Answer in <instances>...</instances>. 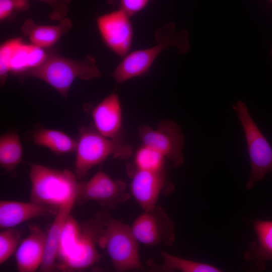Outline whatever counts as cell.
I'll return each mask as SVG.
<instances>
[{"label":"cell","mask_w":272,"mask_h":272,"mask_svg":"<svg viewBox=\"0 0 272 272\" xmlns=\"http://www.w3.org/2000/svg\"><path fill=\"white\" fill-rule=\"evenodd\" d=\"M21 239V232L13 228L2 229L0 233V264L16 251Z\"/></svg>","instance_id":"25"},{"label":"cell","mask_w":272,"mask_h":272,"mask_svg":"<svg viewBox=\"0 0 272 272\" xmlns=\"http://www.w3.org/2000/svg\"><path fill=\"white\" fill-rule=\"evenodd\" d=\"M75 203L76 199H73L62 204L59 207L55 215L54 220L47 232L45 252L39 269L40 271L50 272L55 269L63 228Z\"/></svg>","instance_id":"17"},{"label":"cell","mask_w":272,"mask_h":272,"mask_svg":"<svg viewBox=\"0 0 272 272\" xmlns=\"http://www.w3.org/2000/svg\"><path fill=\"white\" fill-rule=\"evenodd\" d=\"M76 152L75 173L78 178L81 179L108 157L125 160L132 155L133 150L131 146L121 138H109L94 126H82L79 129Z\"/></svg>","instance_id":"4"},{"label":"cell","mask_w":272,"mask_h":272,"mask_svg":"<svg viewBox=\"0 0 272 272\" xmlns=\"http://www.w3.org/2000/svg\"><path fill=\"white\" fill-rule=\"evenodd\" d=\"M128 173L131 177V194L144 211L151 210L157 206L164 188L170 193L174 190L172 183L166 181L164 171H149L131 167Z\"/></svg>","instance_id":"13"},{"label":"cell","mask_w":272,"mask_h":272,"mask_svg":"<svg viewBox=\"0 0 272 272\" xmlns=\"http://www.w3.org/2000/svg\"><path fill=\"white\" fill-rule=\"evenodd\" d=\"M187 35L186 31L177 32L174 24H166L155 33L156 44L128 53L112 72L111 76L116 83L121 84L146 74L158 56L166 49L176 48L180 53H186L189 47Z\"/></svg>","instance_id":"2"},{"label":"cell","mask_w":272,"mask_h":272,"mask_svg":"<svg viewBox=\"0 0 272 272\" xmlns=\"http://www.w3.org/2000/svg\"><path fill=\"white\" fill-rule=\"evenodd\" d=\"M257 241L253 242L244 254L245 259L257 270L272 260V221L257 220L253 223Z\"/></svg>","instance_id":"18"},{"label":"cell","mask_w":272,"mask_h":272,"mask_svg":"<svg viewBox=\"0 0 272 272\" xmlns=\"http://www.w3.org/2000/svg\"><path fill=\"white\" fill-rule=\"evenodd\" d=\"M242 126L250 163L249 178L245 187L251 190L255 182L272 171V148L252 118L246 105L237 101L233 106Z\"/></svg>","instance_id":"6"},{"label":"cell","mask_w":272,"mask_h":272,"mask_svg":"<svg viewBox=\"0 0 272 272\" xmlns=\"http://www.w3.org/2000/svg\"><path fill=\"white\" fill-rule=\"evenodd\" d=\"M94 127L103 135L121 138L122 113L120 100L115 92L106 97L92 111Z\"/></svg>","instance_id":"15"},{"label":"cell","mask_w":272,"mask_h":272,"mask_svg":"<svg viewBox=\"0 0 272 272\" xmlns=\"http://www.w3.org/2000/svg\"><path fill=\"white\" fill-rule=\"evenodd\" d=\"M130 197L126 184L120 179H113L103 171H98L87 181L79 182L76 203L81 206L89 201L114 210Z\"/></svg>","instance_id":"9"},{"label":"cell","mask_w":272,"mask_h":272,"mask_svg":"<svg viewBox=\"0 0 272 272\" xmlns=\"http://www.w3.org/2000/svg\"><path fill=\"white\" fill-rule=\"evenodd\" d=\"M99 245L106 249L116 271L147 270L140 259L138 241L130 226L109 214Z\"/></svg>","instance_id":"5"},{"label":"cell","mask_w":272,"mask_h":272,"mask_svg":"<svg viewBox=\"0 0 272 272\" xmlns=\"http://www.w3.org/2000/svg\"><path fill=\"white\" fill-rule=\"evenodd\" d=\"M271 55H272V49H271Z\"/></svg>","instance_id":"29"},{"label":"cell","mask_w":272,"mask_h":272,"mask_svg":"<svg viewBox=\"0 0 272 272\" xmlns=\"http://www.w3.org/2000/svg\"><path fill=\"white\" fill-rule=\"evenodd\" d=\"M23 146L19 135L8 131L0 138V165L8 172H13L21 162Z\"/></svg>","instance_id":"22"},{"label":"cell","mask_w":272,"mask_h":272,"mask_svg":"<svg viewBox=\"0 0 272 272\" xmlns=\"http://www.w3.org/2000/svg\"><path fill=\"white\" fill-rule=\"evenodd\" d=\"M29 230V235L21 242L15 253L19 272L39 270L44 254L47 233L36 225H30Z\"/></svg>","instance_id":"16"},{"label":"cell","mask_w":272,"mask_h":272,"mask_svg":"<svg viewBox=\"0 0 272 272\" xmlns=\"http://www.w3.org/2000/svg\"><path fill=\"white\" fill-rule=\"evenodd\" d=\"M47 4L52 9L49 18L52 21H60L66 17L69 11V4L71 0H38Z\"/></svg>","instance_id":"26"},{"label":"cell","mask_w":272,"mask_h":272,"mask_svg":"<svg viewBox=\"0 0 272 272\" xmlns=\"http://www.w3.org/2000/svg\"><path fill=\"white\" fill-rule=\"evenodd\" d=\"M72 26L73 22L66 17L53 26L37 25L31 19H28L22 25L21 31L32 44L44 48L55 44Z\"/></svg>","instance_id":"19"},{"label":"cell","mask_w":272,"mask_h":272,"mask_svg":"<svg viewBox=\"0 0 272 272\" xmlns=\"http://www.w3.org/2000/svg\"><path fill=\"white\" fill-rule=\"evenodd\" d=\"M58 208L30 201H0V228H13L29 220L55 215Z\"/></svg>","instance_id":"14"},{"label":"cell","mask_w":272,"mask_h":272,"mask_svg":"<svg viewBox=\"0 0 272 272\" xmlns=\"http://www.w3.org/2000/svg\"><path fill=\"white\" fill-rule=\"evenodd\" d=\"M130 227L138 242L147 246H172L175 239L174 223L160 206L144 211Z\"/></svg>","instance_id":"10"},{"label":"cell","mask_w":272,"mask_h":272,"mask_svg":"<svg viewBox=\"0 0 272 272\" xmlns=\"http://www.w3.org/2000/svg\"><path fill=\"white\" fill-rule=\"evenodd\" d=\"M47 55L43 48L25 44L21 39H11L0 48V76L5 78L11 72L16 75L42 63Z\"/></svg>","instance_id":"12"},{"label":"cell","mask_w":272,"mask_h":272,"mask_svg":"<svg viewBox=\"0 0 272 272\" xmlns=\"http://www.w3.org/2000/svg\"><path fill=\"white\" fill-rule=\"evenodd\" d=\"M17 11L14 0H0V19L4 20L9 18Z\"/></svg>","instance_id":"28"},{"label":"cell","mask_w":272,"mask_h":272,"mask_svg":"<svg viewBox=\"0 0 272 272\" xmlns=\"http://www.w3.org/2000/svg\"><path fill=\"white\" fill-rule=\"evenodd\" d=\"M108 213L101 212L81 225L79 240L68 257L56 267L62 271L85 270L99 262L101 258L97 251L100 238L105 226Z\"/></svg>","instance_id":"7"},{"label":"cell","mask_w":272,"mask_h":272,"mask_svg":"<svg viewBox=\"0 0 272 272\" xmlns=\"http://www.w3.org/2000/svg\"><path fill=\"white\" fill-rule=\"evenodd\" d=\"M81 231V225L70 215L64 224L60 237L56 267L63 262L72 252L79 240Z\"/></svg>","instance_id":"23"},{"label":"cell","mask_w":272,"mask_h":272,"mask_svg":"<svg viewBox=\"0 0 272 272\" xmlns=\"http://www.w3.org/2000/svg\"><path fill=\"white\" fill-rule=\"evenodd\" d=\"M138 133L142 145L160 153L174 167L178 168L183 163L184 137L179 126L173 121L161 120L156 128L141 125Z\"/></svg>","instance_id":"8"},{"label":"cell","mask_w":272,"mask_h":272,"mask_svg":"<svg viewBox=\"0 0 272 272\" xmlns=\"http://www.w3.org/2000/svg\"><path fill=\"white\" fill-rule=\"evenodd\" d=\"M29 166L31 201L59 208L76 199L79 182L75 173L40 164H30Z\"/></svg>","instance_id":"3"},{"label":"cell","mask_w":272,"mask_h":272,"mask_svg":"<svg viewBox=\"0 0 272 272\" xmlns=\"http://www.w3.org/2000/svg\"><path fill=\"white\" fill-rule=\"evenodd\" d=\"M130 17L118 9L99 16L96 20L105 45L116 55L124 57L131 48L133 30Z\"/></svg>","instance_id":"11"},{"label":"cell","mask_w":272,"mask_h":272,"mask_svg":"<svg viewBox=\"0 0 272 272\" xmlns=\"http://www.w3.org/2000/svg\"><path fill=\"white\" fill-rule=\"evenodd\" d=\"M270 1L271 2H272V0H270Z\"/></svg>","instance_id":"30"},{"label":"cell","mask_w":272,"mask_h":272,"mask_svg":"<svg viewBox=\"0 0 272 272\" xmlns=\"http://www.w3.org/2000/svg\"><path fill=\"white\" fill-rule=\"evenodd\" d=\"M21 80L27 77L41 80L55 89L65 99L74 81L91 80L101 76L96 59L87 55L81 59L62 56L54 50L47 51L40 65L15 75Z\"/></svg>","instance_id":"1"},{"label":"cell","mask_w":272,"mask_h":272,"mask_svg":"<svg viewBox=\"0 0 272 272\" xmlns=\"http://www.w3.org/2000/svg\"><path fill=\"white\" fill-rule=\"evenodd\" d=\"M32 140L39 146L48 149L57 154L76 151L77 141L59 130L40 128L32 135Z\"/></svg>","instance_id":"20"},{"label":"cell","mask_w":272,"mask_h":272,"mask_svg":"<svg viewBox=\"0 0 272 272\" xmlns=\"http://www.w3.org/2000/svg\"><path fill=\"white\" fill-rule=\"evenodd\" d=\"M150 0H119V8L130 17L144 10Z\"/></svg>","instance_id":"27"},{"label":"cell","mask_w":272,"mask_h":272,"mask_svg":"<svg viewBox=\"0 0 272 272\" xmlns=\"http://www.w3.org/2000/svg\"><path fill=\"white\" fill-rule=\"evenodd\" d=\"M163 260L162 264L158 265L153 261L148 262V265L154 271L169 272L179 270L182 272H220L216 266L207 263L178 257L165 251L160 253Z\"/></svg>","instance_id":"21"},{"label":"cell","mask_w":272,"mask_h":272,"mask_svg":"<svg viewBox=\"0 0 272 272\" xmlns=\"http://www.w3.org/2000/svg\"><path fill=\"white\" fill-rule=\"evenodd\" d=\"M165 159L158 152L142 145L135 153L133 167L149 171H164Z\"/></svg>","instance_id":"24"}]
</instances>
